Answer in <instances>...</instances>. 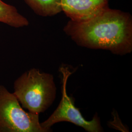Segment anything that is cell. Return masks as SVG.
<instances>
[{"instance_id": "1", "label": "cell", "mask_w": 132, "mask_h": 132, "mask_svg": "<svg viewBox=\"0 0 132 132\" xmlns=\"http://www.w3.org/2000/svg\"><path fill=\"white\" fill-rule=\"evenodd\" d=\"M64 31L82 47L106 50L121 56L132 52V17L120 10L108 7L86 21L70 20Z\"/></svg>"}, {"instance_id": "2", "label": "cell", "mask_w": 132, "mask_h": 132, "mask_svg": "<svg viewBox=\"0 0 132 132\" xmlns=\"http://www.w3.org/2000/svg\"><path fill=\"white\" fill-rule=\"evenodd\" d=\"M56 92L52 74L32 68L15 81L13 93L23 108L39 114L51 107L56 98Z\"/></svg>"}, {"instance_id": "3", "label": "cell", "mask_w": 132, "mask_h": 132, "mask_svg": "<svg viewBox=\"0 0 132 132\" xmlns=\"http://www.w3.org/2000/svg\"><path fill=\"white\" fill-rule=\"evenodd\" d=\"M0 132H46L39 114L26 112L13 93L0 85Z\"/></svg>"}, {"instance_id": "4", "label": "cell", "mask_w": 132, "mask_h": 132, "mask_svg": "<svg viewBox=\"0 0 132 132\" xmlns=\"http://www.w3.org/2000/svg\"><path fill=\"white\" fill-rule=\"evenodd\" d=\"M59 70L62 76L61 100L50 117L41 123L42 127L46 132H50L54 124L61 122H68L83 128L87 132L103 131L98 115H94L93 119L90 121L85 119L80 110L75 105L72 98L67 94L68 80L73 72L68 66H62Z\"/></svg>"}, {"instance_id": "5", "label": "cell", "mask_w": 132, "mask_h": 132, "mask_svg": "<svg viewBox=\"0 0 132 132\" xmlns=\"http://www.w3.org/2000/svg\"><path fill=\"white\" fill-rule=\"evenodd\" d=\"M62 11L70 20L83 22L109 7V0H60Z\"/></svg>"}, {"instance_id": "6", "label": "cell", "mask_w": 132, "mask_h": 132, "mask_svg": "<svg viewBox=\"0 0 132 132\" xmlns=\"http://www.w3.org/2000/svg\"><path fill=\"white\" fill-rule=\"evenodd\" d=\"M0 22L19 28L28 26V19L20 14L13 6L0 0Z\"/></svg>"}, {"instance_id": "7", "label": "cell", "mask_w": 132, "mask_h": 132, "mask_svg": "<svg viewBox=\"0 0 132 132\" xmlns=\"http://www.w3.org/2000/svg\"><path fill=\"white\" fill-rule=\"evenodd\" d=\"M38 15L51 17L62 12L60 0H24Z\"/></svg>"}]
</instances>
